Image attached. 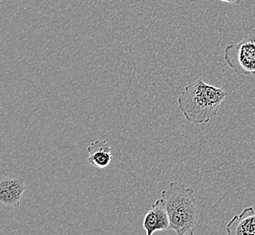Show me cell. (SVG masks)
I'll use <instances>...</instances> for the list:
<instances>
[{
	"label": "cell",
	"mask_w": 255,
	"mask_h": 235,
	"mask_svg": "<svg viewBox=\"0 0 255 235\" xmlns=\"http://www.w3.org/2000/svg\"><path fill=\"white\" fill-rule=\"evenodd\" d=\"M226 96L227 93L224 89L197 79L182 91L177 105L188 121L200 125L216 117Z\"/></svg>",
	"instance_id": "6da1fadb"
},
{
	"label": "cell",
	"mask_w": 255,
	"mask_h": 235,
	"mask_svg": "<svg viewBox=\"0 0 255 235\" xmlns=\"http://www.w3.org/2000/svg\"><path fill=\"white\" fill-rule=\"evenodd\" d=\"M161 197L170 221V230L177 235H193L199 211L192 187L179 181H172L162 190Z\"/></svg>",
	"instance_id": "7a4b0ae2"
},
{
	"label": "cell",
	"mask_w": 255,
	"mask_h": 235,
	"mask_svg": "<svg viewBox=\"0 0 255 235\" xmlns=\"http://www.w3.org/2000/svg\"><path fill=\"white\" fill-rule=\"evenodd\" d=\"M224 54L226 64L236 74L255 75V34H246L239 43L228 44Z\"/></svg>",
	"instance_id": "3957f363"
},
{
	"label": "cell",
	"mask_w": 255,
	"mask_h": 235,
	"mask_svg": "<svg viewBox=\"0 0 255 235\" xmlns=\"http://www.w3.org/2000/svg\"><path fill=\"white\" fill-rule=\"evenodd\" d=\"M25 188L23 178L18 176H3L0 181L1 204L12 208H18Z\"/></svg>",
	"instance_id": "277c9868"
},
{
	"label": "cell",
	"mask_w": 255,
	"mask_h": 235,
	"mask_svg": "<svg viewBox=\"0 0 255 235\" xmlns=\"http://www.w3.org/2000/svg\"><path fill=\"white\" fill-rule=\"evenodd\" d=\"M143 228L147 235H152L157 231L170 229V221L163 198H158L146 214L143 220Z\"/></svg>",
	"instance_id": "5b68a950"
},
{
	"label": "cell",
	"mask_w": 255,
	"mask_h": 235,
	"mask_svg": "<svg viewBox=\"0 0 255 235\" xmlns=\"http://www.w3.org/2000/svg\"><path fill=\"white\" fill-rule=\"evenodd\" d=\"M226 233L229 235H255L254 207H246L241 214L234 216L226 226Z\"/></svg>",
	"instance_id": "8992f818"
},
{
	"label": "cell",
	"mask_w": 255,
	"mask_h": 235,
	"mask_svg": "<svg viewBox=\"0 0 255 235\" xmlns=\"http://www.w3.org/2000/svg\"><path fill=\"white\" fill-rule=\"evenodd\" d=\"M88 162L94 167L105 168L109 167L113 160L112 147L107 139L95 140L89 145Z\"/></svg>",
	"instance_id": "52a82bcc"
},
{
	"label": "cell",
	"mask_w": 255,
	"mask_h": 235,
	"mask_svg": "<svg viewBox=\"0 0 255 235\" xmlns=\"http://www.w3.org/2000/svg\"><path fill=\"white\" fill-rule=\"evenodd\" d=\"M221 2L226 3V4H231V5H240L242 0H219Z\"/></svg>",
	"instance_id": "ba28073f"
}]
</instances>
